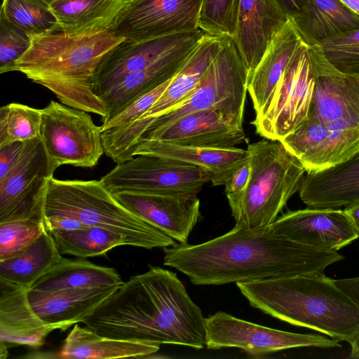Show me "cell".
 <instances>
[{"label": "cell", "mask_w": 359, "mask_h": 359, "mask_svg": "<svg viewBox=\"0 0 359 359\" xmlns=\"http://www.w3.org/2000/svg\"><path fill=\"white\" fill-rule=\"evenodd\" d=\"M57 168L39 137L29 140L18 162L0 180V223L44 218L46 184Z\"/></svg>", "instance_id": "obj_12"}, {"label": "cell", "mask_w": 359, "mask_h": 359, "mask_svg": "<svg viewBox=\"0 0 359 359\" xmlns=\"http://www.w3.org/2000/svg\"><path fill=\"white\" fill-rule=\"evenodd\" d=\"M347 7L359 15V0H340Z\"/></svg>", "instance_id": "obj_48"}, {"label": "cell", "mask_w": 359, "mask_h": 359, "mask_svg": "<svg viewBox=\"0 0 359 359\" xmlns=\"http://www.w3.org/2000/svg\"><path fill=\"white\" fill-rule=\"evenodd\" d=\"M62 255L53 236L46 230L26 250L0 261V278L29 290L66 259Z\"/></svg>", "instance_id": "obj_31"}, {"label": "cell", "mask_w": 359, "mask_h": 359, "mask_svg": "<svg viewBox=\"0 0 359 359\" xmlns=\"http://www.w3.org/2000/svg\"><path fill=\"white\" fill-rule=\"evenodd\" d=\"M203 0H126L111 26L126 41H140L198 28Z\"/></svg>", "instance_id": "obj_13"}, {"label": "cell", "mask_w": 359, "mask_h": 359, "mask_svg": "<svg viewBox=\"0 0 359 359\" xmlns=\"http://www.w3.org/2000/svg\"><path fill=\"white\" fill-rule=\"evenodd\" d=\"M350 217L359 234V203L344 209Z\"/></svg>", "instance_id": "obj_46"}, {"label": "cell", "mask_w": 359, "mask_h": 359, "mask_svg": "<svg viewBox=\"0 0 359 359\" xmlns=\"http://www.w3.org/2000/svg\"><path fill=\"white\" fill-rule=\"evenodd\" d=\"M315 75L309 46L304 42L293 55L271 100L252 124L257 133L280 141L306 118Z\"/></svg>", "instance_id": "obj_10"}, {"label": "cell", "mask_w": 359, "mask_h": 359, "mask_svg": "<svg viewBox=\"0 0 359 359\" xmlns=\"http://www.w3.org/2000/svg\"><path fill=\"white\" fill-rule=\"evenodd\" d=\"M32 37L0 15V73L13 72L15 62L26 53Z\"/></svg>", "instance_id": "obj_39"}, {"label": "cell", "mask_w": 359, "mask_h": 359, "mask_svg": "<svg viewBox=\"0 0 359 359\" xmlns=\"http://www.w3.org/2000/svg\"><path fill=\"white\" fill-rule=\"evenodd\" d=\"M250 174V164L248 158L233 172L224 184L225 194L233 217L236 214L241 203L248 184Z\"/></svg>", "instance_id": "obj_41"}, {"label": "cell", "mask_w": 359, "mask_h": 359, "mask_svg": "<svg viewBox=\"0 0 359 359\" xmlns=\"http://www.w3.org/2000/svg\"><path fill=\"white\" fill-rule=\"evenodd\" d=\"M309 49L312 57L338 72L359 78V29L333 36Z\"/></svg>", "instance_id": "obj_34"}, {"label": "cell", "mask_w": 359, "mask_h": 359, "mask_svg": "<svg viewBox=\"0 0 359 359\" xmlns=\"http://www.w3.org/2000/svg\"><path fill=\"white\" fill-rule=\"evenodd\" d=\"M44 217H66L126 237L131 246L145 249L173 246L177 241L125 208L100 180H48Z\"/></svg>", "instance_id": "obj_5"}, {"label": "cell", "mask_w": 359, "mask_h": 359, "mask_svg": "<svg viewBox=\"0 0 359 359\" xmlns=\"http://www.w3.org/2000/svg\"><path fill=\"white\" fill-rule=\"evenodd\" d=\"M350 344L351 351L348 358L359 359V334Z\"/></svg>", "instance_id": "obj_47"}, {"label": "cell", "mask_w": 359, "mask_h": 359, "mask_svg": "<svg viewBox=\"0 0 359 359\" xmlns=\"http://www.w3.org/2000/svg\"><path fill=\"white\" fill-rule=\"evenodd\" d=\"M279 142L300 161L306 172H318L347 161L359 151V126L327 122L308 114Z\"/></svg>", "instance_id": "obj_14"}, {"label": "cell", "mask_w": 359, "mask_h": 359, "mask_svg": "<svg viewBox=\"0 0 359 359\" xmlns=\"http://www.w3.org/2000/svg\"><path fill=\"white\" fill-rule=\"evenodd\" d=\"M250 174L235 225L255 228L271 225L289 199L299 191L306 172L300 161L279 141L265 139L250 144Z\"/></svg>", "instance_id": "obj_6"}, {"label": "cell", "mask_w": 359, "mask_h": 359, "mask_svg": "<svg viewBox=\"0 0 359 359\" xmlns=\"http://www.w3.org/2000/svg\"><path fill=\"white\" fill-rule=\"evenodd\" d=\"M41 109L20 103H8L0 108V147L15 142L39 137Z\"/></svg>", "instance_id": "obj_36"}, {"label": "cell", "mask_w": 359, "mask_h": 359, "mask_svg": "<svg viewBox=\"0 0 359 359\" xmlns=\"http://www.w3.org/2000/svg\"><path fill=\"white\" fill-rule=\"evenodd\" d=\"M46 230L44 218L29 217L0 223V261L24 252Z\"/></svg>", "instance_id": "obj_37"}, {"label": "cell", "mask_w": 359, "mask_h": 359, "mask_svg": "<svg viewBox=\"0 0 359 359\" xmlns=\"http://www.w3.org/2000/svg\"><path fill=\"white\" fill-rule=\"evenodd\" d=\"M236 284L252 307L280 320L349 344L359 334V304L325 274Z\"/></svg>", "instance_id": "obj_4"}, {"label": "cell", "mask_w": 359, "mask_h": 359, "mask_svg": "<svg viewBox=\"0 0 359 359\" xmlns=\"http://www.w3.org/2000/svg\"><path fill=\"white\" fill-rule=\"evenodd\" d=\"M205 319L175 272L150 266L123 282L82 323L111 338L201 349Z\"/></svg>", "instance_id": "obj_2"}, {"label": "cell", "mask_w": 359, "mask_h": 359, "mask_svg": "<svg viewBox=\"0 0 359 359\" xmlns=\"http://www.w3.org/2000/svg\"><path fill=\"white\" fill-rule=\"evenodd\" d=\"M62 255L88 258L104 255L121 245H130L124 236L98 226L50 232Z\"/></svg>", "instance_id": "obj_33"}, {"label": "cell", "mask_w": 359, "mask_h": 359, "mask_svg": "<svg viewBox=\"0 0 359 359\" xmlns=\"http://www.w3.org/2000/svg\"><path fill=\"white\" fill-rule=\"evenodd\" d=\"M239 3L240 0H203L198 28L208 34L232 38Z\"/></svg>", "instance_id": "obj_38"}, {"label": "cell", "mask_w": 359, "mask_h": 359, "mask_svg": "<svg viewBox=\"0 0 359 359\" xmlns=\"http://www.w3.org/2000/svg\"><path fill=\"white\" fill-rule=\"evenodd\" d=\"M113 195L128 210L179 243H188L200 217L197 194L120 191Z\"/></svg>", "instance_id": "obj_15"}, {"label": "cell", "mask_w": 359, "mask_h": 359, "mask_svg": "<svg viewBox=\"0 0 359 359\" xmlns=\"http://www.w3.org/2000/svg\"><path fill=\"white\" fill-rule=\"evenodd\" d=\"M163 264L197 285H219L285 276L325 274L341 261L337 250L311 248L276 233L271 226H234L205 243L163 248Z\"/></svg>", "instance_id": "obj_1"}, {"label": "cell", "mask_w": 359, "mask_h": 359, "mask_svg": "<svg viewBox=\"0 0 359 359\" xmlns=\"http://www.w3.org/2000/svg\"><path fill=\"white\" fill-rule=\"evenodd\" d=\"M303 43L289 18L276 32L259 65L249 76L248 92L256 116L262 112L271 100L291 59Z\"/></svg>", "instance_id": "obj_27"}, {"label": "cell", "mask_w": 359, "mask_h": 359, "mask_svg": "<svg viewBox=\"0 0 359 359\" xmlns=\"http://www.w3.org/2000/svg\"><path fill=\"white\" fill-rule=\"evenodd\" d=\"M290 19L308 46L359 29V15L340 0H311L308 7Z\"/></svg>", "instance_id": "obj_29"}, {"label": "cell", "mask_w": 359, "mask_h": 359, "mask_svg": "<svg viewBox=\"0 0 359 359\" xmlns=\"http://www.w3.org/2000/svg\"><path fill=\"white\" fill-rule=\"evenodd\" d=\"M311 58L315 85L308 114L327 122L359 126V78L341 74Z\"/></svg>", "instance_id": "obj_21"}, {"label": "cell", "mask_w": 359, "mask_h": 359, "mask_svg": "<svg viewBox=\"0 0 359 359\" xmlns=\"http://www.w3.org/2000/svg\"><path fill=\"white\" fill-rule=\"evenodd\" d=\"M39 138L57 168H93L104 154L101 126L88 112L54 100L41 109Z\"/></svg>", "instance_id": "obj_8"}, {"label": "cell", "mask_w": 359, "mask_h": 359, "mask_svg": "<svg viewBox=\"0 0 359 359\" xmlns=\"http://www.w3.org/2000/svg\"><path fill=\"white\" fill-rule=\"evenodd\" d=\"M249 72L231 37L224 42L191 94L155 118L146 131L163 128L190 113L211 109L243 128ZM145 131V132H146Z\"/></svg>", "instance_id": "obj_7"}, {"label": "cell", "mask_w": 359, "mask_h": 359, "mask_svg": "<svg viewBox=\"0 0 359 359\" xmlns=\"http://www.w3.org/2000/svg\"><path fill=\"white\" fill-rule=\"evenodd\" d=\"M212 175L205 168L166 157L140 154L117 164L100 181L112 194L142 191L197 194Z\"/></svg>", "instance_id": "obj_9"}, {"label": "cell", "mask_w": 359, "mask_h": 359, "mask_svg": "<svg viewBox=\"0 0 359 359\" xmlns=\"http://www.w3.org/2000/svg\"><path fill=\"white\" fill-rule=\"evenodd\" d=\"M205 330L207 348H237L254 358L290 348L341 346L332 338L279 330L236 318L224 311H217L205 318Z\"/></svg>", "instance_id": "obj_11"}, {"label": "cell", "mask_w": 359, "mask_h": 359, "mask_svg": "<svg viewBox=\"0 0 359 359\" xmlns=\"http://www.w3.org/2000/svg\"><path fill=\"white\" fill-rule=\"evenodd\" d=\"M160 345L102 336L88 327L75 324L60 350L55 352L34 351L23 358H90L117 359L144 358L158 351Z\"/></svg>", "instance_id": "obj_25"}, {"label": "cell", "mask_w": 359, "mask_h": 359, "mask_svg": "<svg viewBox=\"0 0 359 359\" xmlns=\"http://www.w3.org/2000/svg\"><path fill=\"white\" fill-rule=\"evenodd\" d=\"M196 30L140 41H123L105 56L94 80V91L102 99L127 75L140 71L189 39Z\"/></svg>", "instance_id": "obj_18"}, {"label": "cell", "mask_w": 359, "mask_h": 359, "mask_svg": "<svg viewBox=\"0 0 359 359\" xmlns=\"http://www.w3.org/2000/svg\"><path fill=\"white\" fill-rule=\"evenodd\" d=\"M156 140L187 146L231 148L245 140L243 128L218 112L201 110L183 116L161 128L146 131L140 140Z\"/></svg>", "instance_id": "obj_19"}, {"label": "cell", "mask_w": 359, "mask_h": 359, "mask_svg": "<svg viewBox=\"0 0 359 359\" xmlns=\"http://www.w3.org/2000/svg\"><path fill=\"white\" fill-rule=\"evenodd\" d=\"M335 283L359 304V277L338 279Z\"/></svg>", "instance_id": "obj_45"}, {"label": "cell", "mask_w": 359, "mask_h": 359, "mask_svg": "<svg viewBox=\"0 0 359 359\" xmlns=\"http://www.w3.org/2000/svg\"><path fill=\"white\" fill-rule=\"evenodd\" d=\"M0 15L32 38L57 28L50 4L43 0H3Z\"/></svg>", "instance_id": "obj_35"}, {"label": "cell", "mask_w": 359, "mask_h": 359, "mask_svg": "<svg viewBox=\"0 0 359 359\" xmlns=\"http://www.w3.org/2000/svg\"><path fill=\"white\" fill-rule=\"evenodd\" d=\"M170 80L163 83L151 91L137 98L119 113L102 122V133L115 130L139 119L146 114L161 97L170 83Z\"/></svg>", "instance_id": "obj_40"}, {"label": "cell", "mask_w": 359, "mask_h": 359, "mask_svg": "<svg viewBox=\"0 0 359 359\" xmlns=\"http://www.w3.org/2000/svg\"><path fill=\"white\" fill-rule=\"evenodd\" d=\"M277 1L287 16L292 18L308 7L311 0H277Z\"/></svg>", "instance_id": "obj_44"}, {"label": "cell", "mask_w": 359, "mask_h": 359, "mask_svg": "<svg viewBox=\"0 0 359 359\" xmlns=\"http://www.w3.org/2000/svg\"><path fill=\"white\" fill-rule=\"evenodd\" d=\"M289 18L277 0H240L233 39L249 76Z\"/></svg>", "instance_id": "obj_20"}, {"label": "cell", "mask_w": 359, "mask_h": 359, "mask_svg": "<svg viewBox=\"0 0 359 359\" xmlns=\"http://www.w3.org/2000/svg\"><path fill=\"white\" fill-rule=\"evenodd\" d=\"M44 222L50 233L55 231H73L88 227L76 219L66 217H44Z\"/></svg>", "instance_id": "obj_43"}, {"label": "cell", "mask_w": 359, "mask_h": 359, "mask_svg": "<svg viewBox=\"0 0 359 359\" xmlns=\"http://www.w3.org/2000/svg\"><path fill=\"white\" fill-rule=\"evenodd\" d=\"M206 35L198 29L186 41L177 46L149 66L125 76L102 100L107 116L113 117L140 96L172 79Z\"/></svg>", "instance_id": "obj_17"}, {"label": "cell", "mask_w": 359, "mask_h": 359, "mask_svg": "<svg viewBox=\"0 0 359 359\" xmlns=\"http://www.w3.org/2000/svg\"><path fill=\"white\" fill-rule=\"evenodd\" d=\"M126 0H56L50 8L57 28L72 34L111 29Z\"/></svg>", "instance_id": "obj_30"}, {"label": "cell", "mask_w": 359, "mask_h": 359, "mask_svg": "<svg viewBox=\"0 0 359 359\" xmlns=\"http://www.w3.org/2000/svg\"><path fill=\"white\" fill-rule=\"evenodd\" d=\"M118 272L111 267L99 266L86 259L66 258L38 280L30 288L55 291L72 288L121 285Z\"/></svg>", "instance_id": "obj_32"}, {"label": "cell", "mask_w": 359, "mask_h": 359, "mask_svg": "<svg viewBox=\"0 0 359 359\" xmlns=\"http://www.w3.org/2000/svg\"><path fill=\"white\" fill-rule=\"evenodd\" d=\"M120 286V285H119ZM119 286L72 288L55 291L27 290L29 304L41 320L65 331L84 319Z\"/></svg>", "instance_id": "obj_22"}, {"label": "cell", "mask_w": 359, "mask_h": 359, "mask_svg": "<svg viewBox=\"0 0 359 359\" xmlns=\"http://www.w3.org/2000/svg\"><path fill=\"white\" fill-rule=\"evenodd\" d=\"M28 141L15 142L0 147V180L4 178L18 162Z\"/></svg>", "instance_id": "obj_42"}, {"label": "cell", "mask_w": 359, "mask_h": 359, "mask_svg": "<svg viewBox=\"0 0 359 359\" xmlns=\"http://www.w3.org/2000/svg\"><path fill=\"white\" fill-rule=\"evenodd\" d=\"M43 1H46V3H48V4H50L56 0H43Z\"/></svg>", "instance_id": "obj_49"}, {"label": "cell", "mask_w": 359, "mask_h": 359, "mask_svg": "<svg viewBox=\"0 0 359 359\" xmlns=\"http://www.w3.org/2000/svg\"><path fill=\"white\" fill-rule=\"evenodd\" d=\"M28 289L0 278V343L38 348L55 330L45 325L32 309Z\"/></svg>", "instance_id": "obj_24"}, {"label": "cell", "mask_w": 359, "mask_h": 359, "mask_svg": "<svg viewBox=\"0 0 359 359\" xmlns=\"http://www.w3.org/2000/svg\"><path fill=\"white\" fill-rule=\"evenodd\" d=\"M147 154L172 158L201 167L211 172L213 186L224 185L233 172L248 158V149L180 145L156 140H140L133 156Z\"/></svg>", "instance_id": "obj_26"}, {"label": "cell", "mask_w": 359, "mask_h": 359, "mask_svg": "<svg viewBox=\"0 0 359 359\" xmlns=\"http://www.w3.org/2000/svg\"><path fill=\"white\" fill-rule=\"evenodd\" d=\"M270 226L291 241L323 250L338 251L359 237L351 219L341 209L308 207L288 211Z\"/></svg>", "instance_id": "obj_16"}, {"label": "cell", "mask_w": 359, "mask_h": 359, "mask_svg": "<svg viewBox=\"0 0 359 359\" xmlns=\"http://www.w3.org/2000/svg\"><path fill=\"white\" fill-rule=\"evenodd\" d=\"M123 41L111 29L72 34L56 28L32 38L13 72L48 88L61 103L100 116L103 121L107 110L94 91L95 76L105 56Z\"/></svg>", "instance_id": "obj_3"}, {"label": "cell", "mask_w": 359, "mask_h": 359, "mask_svg": "<svg viewBox=\"0 0 359 359\" xmlns=\"http://www.w3.org/2000/svg\"><path fill=\"white\" fill-rule=\"evenodd\" d=\"M226 36L206 34L161 97L140 118L157 117L187 99L219 53Z\"/></svg>", "instance_id": "obj_28"}, {"label": "cell", "mask_w": 359, "mask_h": 359, "mask_svg": "<svg viewBox=\"0 0 359 359\" xmlns=\"http://www.w3.org/2000/svg\"><path fill=\"white\" fill-rule=\"evenodd\" d=\"M299 192L312 208L341 209L359 203V151L334 167L307 172Z\"/></svg>", "instance_id": "obj_23"}]
</instances>
